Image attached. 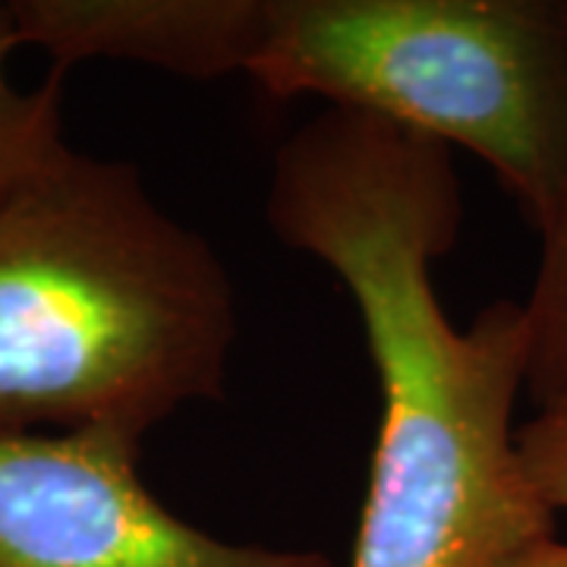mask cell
<instances>
[{"instance_id": "3", "label": "cell", "mask_w": 567, "mask_h": 567, "mask_svg": "<svg viewBox=\"0 0 567 567\" xmlns=\"http://www.w3.org/2000/svg\"><path fill=\"white\" fill-rule=\"evenodd\" d=\"M246 76L457 145L543 230L567 183V3L265 0Z\"/></svg>"}, {"instance_id": "2", "label": "cell", "mask_w": 567, "mask_h": 567, "mask_svg": "<svg viewBox=\"0 0 567 567\" xmlns=\"http://www.w3.org/2000/svg\"><path fill=\"white\" fill-rule=\"evenodd\" d=\"M234 344L227 265L136 164L63 145L0 196V435L145 439L221 401Z\"/></svg>"}, {"instance_id": "5", "label": "cell", "mask_w": 567, "mask_h": 567, "mask_svg": "<svg viewBox=\"0 0 567 567\" xmlns=\"http://www.w3.org/2000/svg\"><path fill=\"white\" fill-rule=\"evenodd\" d=\"M20 48L51 70L82 61L152 66L183 80L246 73L265 29V0H10Z\"/></svg>"}, {"instance_id": "6", "label": "cell", "mask_w": 567, "mask_h": 567, "mask_svg": "<svg viewBox=\"0 0 567 567\" xmlns=\"http://www.w3.org/2000/svg\"><path fill=\"white\" fill-rule=\"evenodd\" d=\"M543 256L524 306L527 375L524 391L539 410L567 406V183L555 215L539 230Z\"/></svg>"}, {"instance_id": "4", "label": "cell", "mask_w": 567, "mask_h": 567, "mask_svg": "<svg viewBox=\"0 0 567 567\" xmlns=\"http://www.w3.org/2000/svg\"><path fill=\"white\" fill-rule=\"evenodd\" d=\"M140 447L117 429L0 435V567H334L186 524L142 483Z\"/></svg>"}, {"instance_id": "9", "label": "cell", "mask_w": 567, "mask_h": 567, "mask_svg": "<svg viewBox=\"0 0 567 567\" xmlns=\"http://www.w3.org/2000/svg\"><path fill=\"white\" fill-rule=\"evenodd\" d=\"M498 567H567V543H558L555 536H546L533 546L520 548Z\"/></svg>"}, {"instance_id": "7", "label": "cell", "mask_w": 567, "mask_h": 567, "mask_svg": "<svg viewBox=\"0 0 567 567\" xmlns=\"http://www.w3.org/2000/svg\"><path fill=\"white\" fill-rule=\"evenodd\" d=\"M20 48L10 0H0V196L61 152L63 73L51 70L35 89L13 82L7 61Z\"/></svg>"}, {"instance_id": "1", "label": "cell", "mask_w": 567, "mask_h": 567, "mask_svg": "<svg viewBox=\"0 0 567 567\" xmlns=\"http://www.w3.org/2000/svg\"><path fill=\"white\" fill-rule=\"evenodd\" d=\"M265 221L344 284L379 385L350 567H498L555 536L517 445L524 306L451 324L432 271L464 221L451 148L328 107L275 152Z\"/></svg>"}, {"instance_id": "8", "label": "cell", "mask_w": 567, "mask_h": 567, "mask_svg": "<svg viewBox=\"0 0 567 567\" xmlns=\"http://www.w3.org/2000/svg\"><path fill=\"white\" fill-rule=\"evenodd\" d=\"M527 476L551 511L567 507V406L539 410L517 429Z\"/></svg>"}]
</instances>
